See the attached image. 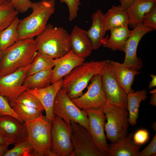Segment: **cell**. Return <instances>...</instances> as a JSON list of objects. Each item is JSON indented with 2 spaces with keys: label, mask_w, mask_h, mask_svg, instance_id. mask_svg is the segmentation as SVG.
<instances>
[{
  "label": "cell",
  "mask_w": 156,
  "mask_h": 156,
  "mask_svg": "<svg viewBox=\"0 0 156 156\" xmlns=\"http://www.w3.org/2000/svg\"><path fill=\"white\" fill-rule=\"evenodd\" d=\"M37 52L34 38L18 40L3 51L0 62V77L30 64Z\"/></svg>",
  "instance_id": "6da1fadb"
},
{
  "label": "cell",
  "mask_w": 156,
  "mask_h": 156,
  "mask_svg": "<svg viewBox=\"0 0 156 156\" xmlns=\"http://www.w3.org/2000/svg\"><path fill=\"white\" fill-rule=\"evenodd\" d=\"M108 61L83 62L63 77L61 89L71 99L81 96L92 77L101 73Z\"/></svg>",
  "instance_id": "7a4b0ae2"
},
{
  "label": "cell",
  "mask_w": 156,
  "mask_h": 156,
  "mask_svg": "<svg viewBox=\"0 0 156 156\" xmlns=\"http://www.w3.org/2000/svg\"><path fill=\"white\" fill-rule=\"evenodd\" d=\"M70 34L62 27L47 24L35 39L38 51L53 59L62 57L72 50Z\"/></svg>",
  "instance_id": "3957f363"
},
{
  "label": "cell",
  "mask_w": 156,
  "mask_h": 156,
  "mask_svg": "<svg viewBox=\"0 0 156 156\" xmlns=\"http://www.w3.org/2000/svg\"><path fill=\"white\" fill-rule=\"evenodd\" d=\"M55 0H41L32 2V13L21 20L18 31V40L34 38L45 29L47 21L55 12Z\"/></svg>",
  "instance_id": "277c9868"
},
{
  "label": "cell",
  "mask_w": 156,
  "mask_h": 156,
  "mask_svg": "<svg viewBox=\"0 0 156 156\" xmlns=\"http://www.w3.org/2000/svg\"><path fill=\"white\" fill-rule=\"evenodd\" d=\"M28 138L37 156H53L51 128L52 123L42 115L33 120L24 122Z\"/></svg>",
  "instance_id": "5b68a950"
},
{
  "label": "cell",
  "mask_w": 156,
  "mask_h": 156,
  "mask_svg": "<svg viewBox=\"0 0 156 156\" xmlns=\"http://www.w3.org/2000/svg\"><path fill=\"white\" fill-rule=\"evenodd\" d=\"M102 108L107 120L105 125L106 138L112 143L125 137L129 125L127 109L109 104Z\"/></svg>",
  "instance_id": "8992f818"
},
{
  "label": "cell",
  "mask_w": 156,
  "mask_h": 156,
  "mask_svg": "<svg viewBox=\"0 0 156 156\" xmlns=\"http://www.w3.org/2000/svg\"><path fill=\"white\" fill-rule=\"evenodd\" d=\"M54 114L69 125L71 122H77L89 130V121L85 109L78 108L62 89L57 92L53 105Z\"/></svg>",
  "instance_id": "52a82bcc"
},
{
  "label": "cell",
  "mask_w": 156,
  "mask_h": 156,
  "mask_svg": "<svg viewBox=\"0 0 156 156\" xmlns=\"http://www.w3.org/2000/svg\"><path fill=\"white\" fill-rule=\"evenodd\" d=\"M73 129L69 125L57 116L52 123L51 133L53 156H71L73 151L71 141Z\"/></svg>",
  "instance_id": "ba28073f"
},
{
  "label": "cell",
  "mask_w": 156,
  "mask_h": 156,
  "mask_svg": "<svg viewBox=\"0 0 156 156\" xmlns=\"http://www.w3.org/2000/svg\"><path fill=\"white\" fill-rule=\"evenodd\" d=\"M71 141L73 151L71 156H103L95 144L89 130L83 126L71 122Z\"/></svg>",
  "instance_id": "9c48e42d"
},
{
  "label": "cell",
  "mask_w": 156,
  "mask_h": 156,
  "mask_svg": "<svg viewBox=\"0 0 156 156\" xmlns=\"http://www.w3.org/2000/svg\"><path fill=\"white\" fill-rule=\"evenodd\" d=\"M31 64L0 77V95L7 99L12 107L18 96L27 89L23 83Z\"/></svg>",
  "instance_id": "30bf717a"
},
{
  "label": "cell",
  "mask_w": 156,
  "mask_h": 156,
  "mask_svg": "<svg viewBox=\"0 0 156 156\" xmlns=\"http://www.w3.org/2000/svg\"><path fill=\"white\" fill-rule=\"evenodd\" d=\"M101 73L92 77L85 93L71 99L79 109L102 108L109 104L102 87Z\"/></svg>",
  "instance_id": "8fae6325"
},
{
  "label": "cell",
  "mask_w": 156,
  "mask_h": 156,
  "mask_svg": "<svg viewBox=\"0 0 156 156\" xmlns=\"http://www.w3.org/2000/svg\"><path fill=\"white\" fill-rule=\"evenodd\" d=\"M154 30L153 28L145 26L142 23L131 30L124 48L125 56L122 63L124 67L136 71H139L143 67V62L137 55L138 47L140 40L145 34Z\"/></svg>",
  "instance_id": "7c38bea8"
},
{
  "label": "cell",
  "mask_w": 156,
  "mask_h": 156,
  "mask_svg": "<svg viewBox=\"0 0 156 156\" xmlns=\"http://www.w3.org/2000/svg\"><path fill=\"white\" fill-rule=\"evenodd\" d=\"M89 121V131L93 140L103 156H106L108 146L105 133V125L106 119L102 108L85 109Z\"/></svg>",
  "instance_id": "4fadbf2b"
},
{
  "label": "cell",
  "mask_w": 156,
  "mask_h": 156,
  "mask_svg": "<svg viewBox=\"0 0 156 156\" xmlns=\"http://www.w3.org/2000/svg\"><path fill=\"white\" fill-rule=\"evenodd\" d=\"M107 63L101 74L102 87L108 103L127 109V94L115 79Z\"/></svg>",
  "instance_id": "5bb4252c"
},
{
  "label": "cell",
  "mask_w": 156,
  "mask_h": 156,
  "mask_svg": "<svg viewBox=\"0 0 156 156\" xmlns=\"http://www.w3.org/2000/svg\"><path fill=\"white\" fill-rule=\"evenodd\" d=\"M63 79L43 88L26 90L38 99L45 111L46 119L51 123L54 117L53 111L54 101L57 92L62 88Z\"/></svg>",
  "instance_id": "9a60e30c"
},
{
  "label": "cell",
  "mask_w": 156,
  "mask_h": 156,
  "mask_svg": "<svg viewBox=\"0 0 156 156\" xmlns=\"http://www.w3.org/2000/svg\"><path fill=\"white\" fill-rule=\"evenodd\" d=\"M0 134L11 144H14L28 137L25 123L9 115L0 116Z\"/></svg>",
  "instance_id": "2e32d148"
},
{
  "label": "cell",
  "mask_w": 156,
  "mask_h": 156,
  "mask_svg": "<svg viewBox=\"0 0 156 156\" xmlns=\"http://www.w3.org/2000/svg\"><path fill=\"white\" fill-rule=\"evenodd\" d=\"M107 64L115 79L127 94L134 92L131 86L135 76L141 72L124 67L122 63L116 61H109Z\"/></svg>",
  "instance_id": "e0dca14e"
},
{
  "label": "cell",
  "mask_w": 156,
  "mask_h": 156,
  "mask_svg": "<svg viewBox=\"0 0 156 156\" xmlns=\"http://www.w3.org/2000/svg\"><path fill=\"white\" fill-rule=\"evenodd\" d=\"M56 59V63L53 68L52 83L63 78L85 60V58L79 56L72 50L63 57Z\"/></svg>",
  "instance_id": "ac0fdd59"
},
{
  "label": "cell",
  "mask_w": 156,
  "mask_h": 156,
  "mask_svg": "<svg viewBox=\"0 0 156 156\" xmlns=\"http://www.w3.org/2000/svg\"><path fill=\"white\" fill-rule=\"evenodd\" d=\"M70 38L72 50L76 54L84 58L91 55L92 44L86 31L76 25L70 34Z\"/></svg>",
  "instance_id": "d6986e66"
},
{
  "label": "cell",
  "mask_w": 156,
  "mask_h": 156,
  "mask_svg": "<svg viewBox=\"0 0 156 156\" xmlns=\"http://www.w3.org/2000/svg\"><path fill=\"white\" fill-rule=\"evenodd\" d=\"M92 25L87 31L92 50H96L102 45V41L107 31L105 20L101 10L99 9L91 16Z\"/></svg>",
  "instance_id": "ffe728a7"
},
{
  "label": "cell",
  "mask_w": 156,
  "mask_h": 156,
  "mask_svg": "<svg viewBox=\"0 0 156 156\" xmlns=\"http://www.w3.org/2000/svg\"><path fill=\"white\" fill-rule=\"evenodd\" d=\"M133 136L129 133L117 142L108 144L106 156H137L140 146L134 143Z\"/></svg>",
  "instance_id": "44dd1931"
},
{
  "label": "cell",
  "mask_w": 156,
  "mask_h": 156,
  "mask_svg": "<svg viewBox=\"0 0 156 156\" xmlns=\"http://www.w3.org/2000/svg\"><path fill=\"white\" fill-rule=\"evenodd\" d=\"M155 5L156 0H134L125 10L129 27L133 28L142 24L144 16Z\"/></svg>",
  "instance_id": "7402d4cb"
},
{
  "label": "cell",
  "mask_w": 156,
  "mask_h": 156,
  "mask_svg": "<svg viewBox=\"0 0 156 156\" xmlns=\"http://www.w3.org/2000/svg\"><path fill=\"white\" fill-rule=\"evenodd\" d=\"M110 37L104 38L102 41V45L105 48L113 51L119 50L124 51L126 41L129 37L131 30L128 26H119L113 27L110 30Z\"/></svg>",
  "instance_id": "603a6c76"
},
{
  "label": "cell",
  "mask_w": 156,
  "mask_h": 156,
  "mask_svg": "<svg viewBox=\"0 0 156 156\" xmlns=\"http://www.w3.org/2000/svg\"><path fill=\"white\" fill-rule=\"evenodd\" d=\"M147 91L145 89L127 94V108L129 124L135 125L138 118L139 108L142 101L147 98Z\"/></svg>",
  "instance_id": "cb8c5ba5"
},
{
  "label": "cell",
  "mask_w": 156,
  "mask_h": 156,
  "mask_svg": "<svg viewBox=\"0 0 156 156\" xmlns=\"http://www.w3.org/2000/svg\"><path fill=\"white\" fill-rule=\"evenodd\" d=\"M53 77V68L48 69L27 76L23 85L27 89L43 88L52 83Z\"/></svg>",
  "instance_id": "d4e9b609"
},
{
  "label": "cell",
  "mask_w": 156,
  "mask_h": 156,
  "mask_svg": "<svg viewBox=\"0 0 156 156\" xmlns=\"http://www.w3.org/2000/svg\"><path fill=\"white\" fill-rule=\"evenodd\" d=\"M103 16L107 31L117 26H128L129 19L126 10L122 9L120 5H112Z\"/></svg>",
  "instance_id": "484cf974"
},
{
  "label": "cell",
  "mask_w": 156,
  "mask_h": 156,
  "mask_svg": "<svg viewBox=\"0 0 156 156\" xmlns=\"http://www.w3.org/2000/svg\"><path fill=\"white\" fill-rule=\"evenodd\" d=\"M20 20L17 16L5 29L0 31V51H3L18 39V27Z\"/></svg>",
  "instance_id": "4316f807"
},
{
  "label": "cell",
  "mask_w": 156,
  "mask_h": 156,
  "mask_svg": "<svg viewBox=\"0 0 156 156\" xmlns=\"http://www.w3.org/2000/svg\"><path fill=\"white\" fill-rule=\"evenodd\" d=\"M56 62V59L51 58L38 51L31 63L27 76L40 71L53 68Z\"/></svg>",
  "instance_id": "83f0119b"
},
{
  "label": "cell",
  "mask_w": 156,
  "mask_h": 156,
  "mask_svg": "<svg viewBox=\"0 0 156 156\" xmlns=\"http://www.w3.org/2000/svg\"><path fill=\"white\" fill-rule=\"evenodd\" d=\"M14 147L8 150L3 156H37L28 138L14 144Z\"/></svg>",
  "instance_id": "f1b7e54d"
},
{
  "label": "cell",
  "mask_w": 156,
  "mask_h": 156,
  "mask_svg": "<svg viewBox=\"0 0 156 156\" xmlns=\"http://www.w3.org/2000/svg\"><path fill=\"white\" fill-rule=\"evenodd\" d=\"M12 107L24 122L31 121L38 118L42 115L43 111L15 101Z\"/></svg>",
  "instance_id": "f546056e"
},
{
  "label": "cell",
  "mask_w": 156,
  "mask_h": 156,
  "mask_svg": "<svg viewBox=\"0 0 156 156\" xmlns=\"http://www.w3.org/2000/svg\"><path fill=\"white\" fill-rule=\"evenodd\" d=\"M19 13L8 1L0 5V31L9 25Z\"/></svg>",
  "instance_id": "4dcf8cb0"
},
{
  "label": "cell",
  "mask_w": 156,
  "mask_h": 156,
  "mask_svg": "<svg viewBox=\"0 0 156 156\" xmlns=\"http://www.w3.org/2000/svg\"><path fill=\"white\" fill-rule=\"evenodd\" d=\"M15 102L25 105L44 111V108L38 99L26 90L21 92L16 99Z\"/></svg>",
  "instance_id": "1f68e13d"
},
{
  "label": "cell",
  "mask_w": 156,
  "mask_h": 156,
  "mask_svg": "<svg viewBox=\"0 0 156 156\" xmlns=\"http://www.w3.org/2000/svg\"><path fill=\"white\" fill-rule=\"evenodd\" d=\"M9 115L17 119L22 123H24L23 119L14 112L8 100L0 95V116Z\"/></svg>",
  "instance_id": "d6a6232c"
},
{
  "label": "cell",
  "mask_w": 156,
  "mask_h": 156,
  "mask_svg": "<svg viewBox=\"0 0 156 156\" xmlns=\"http://www.w3.org/2000/svg\"><path fill=\"white\" fill-rule=\"evenodd\" d=\"M146 27L156 29V5L144 16L142 23Z\"/></svg>",
  "instance_id": "836d02e7"
},
{
  "label": "cell",
  "mask_w": 156,
  "mask_h": 156,
  "mask_svg": "<svg viewBox=\"0 0 156 156\" xmlns=\"http://www.w3.org/2000/svg\"><path fill=\"white\" fill-rule=\"evenodd\" d=\"M60 2L64 3L67 5L69 13V20H73L77 16L79 7L81 4L80 0H60Z\"/></svg>",
  "instance_id": "e575fe53"
},
{
  "label": "cell",
  "mask_w": 156,
  "mask_h": 156,
  "mask_svg": "<svg viewBox=\"0 0 156 156\" xmlns=\"http://www.w3.org/2000/svg\"><path fill=\"white\" fill-rule=\"evenodd\" d=\"M19 13H24L30 8L32 2L30 0H8Z\"/></svg>",
  "instance_id": "d590c367"
},
{
  "label": "cell",
  "mask_w": 156,
  "mask_h": 156,
  "mask_svg": "<svg viewBox=\"0 0 156 156\" xmlns=\"http://www.w3.org/2000/svg\"><path fill=\"white\" fill-rule=\"evenodd\" d=\"M149 137V133L147 130L141 129L138 130L133 136V140L136 144L140 146L148 141Z\"/></svg>",
  "instance_id": "8d00e7d4"
},
{
  "label": "cell",
  "mask_w": 156,
  "mask_h": 156,
  "mask_svg": "<svg viewBox=\"0 0 156 156\" xmlns=\"http://www.w3.org/2000/svg\"><path fill=\"white\" fill-rule=\"evenodd\" d=\"M156 134L155 135L149 144L142 151H139L137 156H150L156 155Z\"/></svg>",
  "instance_id": "74e56055"
},
{
  "label": "cell",
  "mask_w": 156,
  "mask_h": 156,
  "mask_svg": "<svg viewBox=\"0 0 156 156\" xmlns=\"http://www.w3.org/2000/svg\"><path fill=\"white\" fill-rule=\"evenodd\" d=\"M152 94L151 100L149 102L150 104L154 106H156V89H154L150 91Z\"/></svg>",
  "instance_id": "f35d334b"
},
{
  "label": "cell",
  "mask_w": 156,
  "mask_h": 156,
  "mask_svg": "<svg viewBox=\"0 0 156 156\" xmlns=\"http://www.w3.org/2000/svg\"><path fill=\"white\" fill-rule=\"evenodd\" d=\"M134 0H123L121 2L120 6L124 10L126 9Z\"/></svg>",
  "instance_id": "ab89813d"
},
{
  "label": "cell",
  "mask_w": 156,
  "mask_h": 156,
  "mask_svg": "<svg viewBox=\"0 0 156 156\" xmlns=\"http://www.w3.org/2000/svg\"><path fill=\"white\" fill-rule=\"evenodd\" d=\"M150 76L151 77L152 79L151 81L149 83L148 89H152L156 86V76L154 75H151Z\"/></svg>",
  "instance_id": "60d3db41"
},
{
  "label": "cell",
  "mask_w": 156,
  "mask_h": 156,
  "mask_svg": "<svg viewBox=\"0 0 156 156\" xmlns=\"http://www.w3.org/2000/svg\"><path fill=\"white\" fill-rule=\"evenodd\" d=\"M9 145L0 144V156H3L6 152L9 150Z\"/></svg>",
  "instance_id": "b9f144b4"
},
{
  "label": "cell",
  "mask_w": 156,
  "mask_h": 156,
  "mask_svg": "<svg viewBox=\"0 0 156 156\" xmlns=\"http://www.w3.org/2000/svg\"><path fill=\"white\" fill-rule=\"evenodd\" d=\"M0 144L8 145L11 144L10 142L1 134H0Z\"/></svg>",
  "instance_id": "7bdbcfd3"
},
{
  "label": "cell",
  "mask_w": 156,
  "mask_h": 156,
  "mask_svg": "<svg viewBox=\"0 0 156 156\" xmlns=\"http://www.w3.org/2000/svg\"><path fill=\"white\" fill-rule=\"evenodd\" d=\"M156 122H153L152 124L151 125V127L153 128L154 131H156Z\"/></svg>",
  "instance_id": "ee69618b"
},
{
  "label": "cell",
  "mask_w": 156,
  "mask_h": 156,
  "mask_svg": "<svg viewBox=\"0 0 156 156\" xmlns=\"http://www.w3.org/2000/svg\"><path fill=\"white\" fill-rule=\"evenodd\" d=\"M8 0H0V5L5 3Z\"/></svg>",
  "instance_id": "f6af8a7d"
},
{
  "label": "cell",
  "mask_w": 156,
  "mask_h": 156,
  "mask_svg": "<svg viewBox=\"0 0 156 156\" xmlns=\"http://www.w3.org/2000/svg\"><path fill=\"white\" fill-rule=\"evenodd\" d=\"M3 54V51H0V62Z\"/></svg>",
  "instance_id": "bcb514c9"
},
{
  "label": "cell",
  "mask_w": 156,
  "mask_h": 156,
  "mask_svg": "<svg viewBox=\"0 0 156 156\" xmlns=\"http://www.w3.org/2000/svg\"><path fill=\"white\" fill-rule=\"evenodd\" d=\"M120 2V3L123 0H119Z\"/></svg>",
  "instance_id": "7dc6e473"
}]
</instances>
